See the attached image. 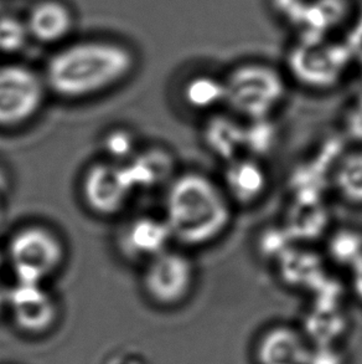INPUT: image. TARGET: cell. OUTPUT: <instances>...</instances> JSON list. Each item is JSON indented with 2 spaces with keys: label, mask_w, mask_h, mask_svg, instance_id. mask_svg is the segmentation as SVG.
Listing matches in <instances>:
<instances>
[{
  "label": "cell",
  "mask_w": 362,
  "mask_h": 364,
  "mask_svg": "<svg viewBox=\"0 0 362 364\" xmlns=\"http://www.w3.org/2000/svg\"><path fill=\"white\" fill-rule=\"evenodd\" d=\"M30 38L26 21L14 15L0 16V53L16 54L24 49Z\"/></svg>",
  "instance_id": "cell-19"
},
{
  "label": "cell",
  "mask_w": 362,
  "mask_h": 364,
  "mask_svg": "<svg viewBox=\"0 0 362 364\" xmlns=\"http://www.w3.org/2000/svg\"><path fill=\"white\" fill-rule=\"evenodd\" d=\"M30 38L41 44H56L69 36L74 28V15L60 0H40L26 16Z\"/></svg>",
  "instance_id": "cell-12"
},
{
  "label": "cell",
  "mask_w": 362,
  "mask_h": 364,
  "mask_svg": "<svg viewBox=\"0 0 362 364\" xmlns=\"http://www.w3.org/2000/svg\"><path fill=\"white\" fill-rule=\"evenodd\" d=\"M343 318L325 309L312 315L307 327L317 345H330L343 332Z\"/></svg>",
  "instance_id": "cell-21"
},
{
  "label": "cell",
  "mask_w": 362,
  "mask_h": 364,
  "mask_svg": "<svg viewBox=\"0 0 362 364\" xmlns=\"http://www.w3.org/2000/svg\"><path fill=\"white\" fill-rule=\"evenodd\" d=\"M267 186L265 168L255 159L238 156L226 162L222 187L234 204H253L263 197Z\"/></svg>",
  "instance_id": "cell-11"
},
{
  "label": "cell",
  "mask_w": 362,
  "mask_h": 364,
  "mask_svg": "<svg viewBox=\"0 0 362 364\" xmlns=\"http://www.w3.org/2000/svg\"><path fill=\"white\" fill-rule=\"evenodd\" d=\"M343 63L341 50L333 46L319 48L315 41L300 46L292 56L294 73L312 86L333 84L343 70Z\"/></svg>",
  "instance_id": "cell-10"
},
{
  "label": "cell",
  "mask_w": 362,
  "mask_h": 364,
  "mask_svg": "<svg viewBox=\"0 0 362 364\" xmlns=\"http://www.w3.org/2000/svg\"><path fill=\"white\" fill-rule=\"evenodd\" d=\"M65 256L61 237L41 224L19 228L6 246L8 262L18 282L45 284L64 265Z\"/></svg>",
  "instance_id": "cell-4"
},
{
  "label": "cell",
  "mask_w": 362,
  "mask_h": 364,
  "mask_svg": "<svg viewBox=\"0 0 362 364\" xmlns=\"http://www.w3.org/2000/svg\"><path fill=\"white\" fill-rule=\"evenodd\" d=\"M102 146L103 151L108 156L107 159L123 164L138 152L136 137L126 128H114L106 133Z\"/></svg>",
  "instance_id": "cell-20"
},
{
  "label": "cell",
  "mask_w": 362,
  "mask_h": 364,
  "mask_svg": "<svg viewBox=\"0 0 362 364\" xmlns=\"http://www.w3.org/2000/svg\"><path fill=\"white\" fill-rule=\"evenodd\" d=\"M329 252L340 265L349 269L362 257V234L353 230H340L331 237Z\"/></svg>",
  "instance_id": "cell-18"
},
{
  "label": "cell",
  "mask_w": 362,
  "mask_h": 364,
  "mask_svg": "<svg viewBox=\"0 0 362 364\" xmlns=\"http://www.w3.org/2000/svg\"><path fill=\"white\" fill-rule=\"evenodd\" d=\"M305 364H343V358L330 345H317L313 350H309Z\"/></svg>",
  "instance_id": "cell-22"
},
{
  "label": "cell",
  "mask_w": 362,
  "mask_h": 364,
  "mask_svg": "<svg viewBox=\"0 0 362 364\" xmlns=\"http://www.w3.org/2000/svg\"><path fill=\"white\" fill-rule=\"evenodd\" d=\"M136 189L123 163L109 159L94 162L82 176L81 193L84 205L101 217L122 212Z\"/></svg>",
  "instance_id": "cell-7"
},
{
  "label": "cell",
  "mask_w": 362,
  "mask_h": 364,
  "mask_svg": "<svg viewBox=\"0 0 362 364\" xmlns=\"http://www.w3.org/2000/svg\"><path fill=\"white\" fill-rule=\"evenodd\" d=\"M243 127L230 117H215L206 129L207 144L212 152L225 158L226 162L238 157L237 151L243 144Z\"/></svg>",
  "instance_id": "cell-16"
},
{
  "label": "cell",
  "mask_w": 362,
  "mask_h": 364,
  "mask_svg": "<svg viewBox=\"0 0 362 364\" xmlns=\"http://www.w3.org/2000/svg\"><path fill=\"white\" fill-rule=\"evenodd\" d=\"M124 166L127 168L133 187L137 191L139 188L155 187L162 182L168 161L160 151L148 149L136 153L127 163H124Z\"/></svg>",
  "instance_id": "cell-15"
},
{
  "label": "cell",
  "mask_w": 362,
  "mask_h": 364,
  "mask_svg": "<svg viewBox=\"0 0 362 364\" xmlns=\"http://www.w3.org/2000/svg\"><path fill=\"white\" fill-rule=\"evenodd\" d=\"M333 184L344 202L362 207V147L344 154L334 169Z\"/></svg>",
  "instance_id": "cell-14"
},
{
  "label": "cell",
  "mask_w": 362,
  "mask_h": 364,
  "mask_svg": "<svg viewBox=\"0 0 362 364\" xmlns=\"http://www.w3.org/2000/svg\"><path fill=\"white\" fill-rule=\"evenodd\" d=\"M172 242L164 218L142 215L128 220L117 235L118 249L126 259L136 262L152 260L153 257L168 250Z\"/></svg>",
  "instance_id": "cell-8"
},
{
  "label": "cell",
  "mask_w": 362,
  "mask_h": 364,
  "mask_svg": "<svg viewBox=\"0 0 362 364\" xmlns=\"http://www.w3.org/2000/svg\"><path fill=\"white\" fill-rule=\"evenodd\" d=\"M136 56L111 40H82L66 45L48 60L44 79L60 99L79 101L112 89L132 75Z\"/></svg>",
  "instance_id": "cell-1"
},
{
  "label": "cell",
  "mask_w": 362,
  "mask_h": 364,
  "mask_svg": "<svg viewBox=\"0 0 362 364\" xmlns=\"http://www.w3.org/2000/svg\"><path fill=\"white\" fill-rule=\"evenodd\" d=\"M225 106L242 119L263 121L283 102L287 85L278 70L270 65H240L224 79Z\"/></svg>",
  "instance_id": "cell-3"
},
{
  "label": "cell",
  "mask_w": 362,
  "mask_h": 364,
  "mask_svg": "<svg viewBox=\"0 0 362 364\" xmlns=\"http://www.w3.org/2000/svg\"><path fill=\"white\" fill-rule=\"evenodd\" d=\"M350 271L353 294L362 302V257L350 267Z\"/></svg>",
  "instance_id": "cell-23"
},
{
  "label": "cell",
  "mask_w": 362,
  "mask_h": 364,
  "mask_svg": "<svg viewBox=\"0 0 362 364\" xmlns=\"http://www.w3.org/2000/svg\"><path fill=\"white\" fill-rule=\"evenodd\" d=\"M195 280V265L190 257L170 247L144 264L143 289L158 305H179L190 295Z\"/></svg>",
  "instance_id": "cell-6"
},
{
  "label": "cell",
  "mask_w": 362,
  "mask_h": 364,
  "mask_svg": "<svg viewBox=\"0 0 362 364\" xmlns=\"http://www.w3.org/2000/svg\"><path fill=\"white\" fill-rule=\"evenodd\" d=\"M182 95L191 109H215L225 105V82L207 75L195 76L186 82Z\"/></svg>",
  "instance_id": "cell-17"
},
{
  "label": "cell",
  "mask_w": 362,
  "mask_h": 364,
  "mask_svg": "<svg viewBox=\"0 0 362 364\" xmlns=\"http://www.w3.org/2000/svg\"><path fill=\"white\" fill-rule=\"evenodd\" d=\"M308 353L302 337L285 327L268 331L258 346L260 364H305Z\"/></svg>",
  "instance_id": "cell-13"
},
{
  "label": "cell",
  "mask_w": 362,
  "mask_h": 364,
  "mask_svg": "<svg viewBox=\"0 0 362 364\" xmlns=\"http://www.w3.org/2000/svg\"><path fill=\"white\" fill-rule=\"evenodd\" d=\"M48 90L44 75L24 65H0V128L21 127L35 119Z\"/></svg>",
  "instance_id": "cell-5"
},
{
  "label": "cell",
  "mask_w": 362,
  "mask_h": 364,
  "mask_svg": "<svg viewBox=\"0 0 362 364\" xmlns=\"http://www.w3.org/2000/svg\"><path fill=\"white\" fill-rule=\"evenodd\" d=\"M9 189V179L6 177V174L3 172V169L0 168V217L4 213L5 205L8 203Z\"/></svg>",
  "instance_id": "cell-24"
},
{
  "label": "cell",
  "mask_w": 362,
  "mask_h": 364,
  "mask_svg": "<svg viewBox=\"0 0 362 364\" xmlns=\"http://www.w3.org/2000/svg\"><path fill=\"white\" fill-rule=\"evenodd\" d=\"M8 306L15 323L28 332H43L54 323L57 305L44 284L15 282L9 290Z\"/></svg>",
  "instance_id": "cell-9"
},
{
  "label": "cell",
  "mask_w": 362,
  "mask_h": 364,
  "mask_svg": "<svg viewBox=\"0 0 362 364\" xmlns=\"http://www.w3.org/2000/svg\"><path fill=\"white\" fill-rule=\"evenodd\" d=\"M234 203L222 184L200 172H185L168 186L164 220L172 242L187 247L209 245L230 228Z\"/></svg>",
  "instance_id": "cell-2"
}]
</instances>
